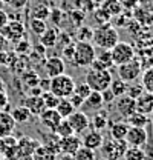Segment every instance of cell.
<instances>
[{
  "mask_svg": "<svg viewBox=\"0 0 153 160\" xmlns=\"http://www.w3.org/2000/svg\"><path fill=\"white\" fill-rule=\"evenodd\" d=\"M11 116H12V119L16 123H19V125H25V123H28L29 120L32 119V114L29 112V109L26 108V106H17V108H14L12 111H11Z\"/></svg>",
  "mask_w": 153,
  "mask_h": 160,
  "instance_id": "24",
  "label": "cell"
},
{
  "mask_svg": "<svg viewBox=\"0 0 153 160\" xmlns=\"http://www.w3.org/2000/svg\"><path fill=\"white\" fill-rule=\"evenodd\" d=\"M141 74H142V66H141V62L138 59H132L127 63L118 65V76H119V79L127 82V83L135 82Z\"/></svg>",
  "mask_w": 153,
  "mask_h": 160,
  "instance_id": "6",
  "label": "cell"
},
{
  "mask_svg": "<svg viewBox=\"0 0 153 160\" xmlns=\"http://www.w3.org/2000/svg\"><path fill=\"white\" fill-rule=\"evenodd\" d=\"M8 6L14 8V9H23L28 5V0H3Z\"/></svg>",
  "mask_w": 153,
  "mask_h": 160,
  "instance_id": "44",
  "label": "cell"
},
{
  "mask_svg": "<svg viewBox=\"0 0 153 160\" xmlns=\"http://www.w3.org/2000/svg\"><path fill=\"white\" fill-rule=\"evenodd\" d=\"M127 86H129V83L127 82H124V80H121L119 77L118 79H114L112 80V83H110V91L114 92L115 99H118V97H121V96H126V92H127Z\"/></svg>",
  "mask_w": 153,
  "mask_h": 160,
  "instance_id": "29",
  "label": "cell"
},
{
  "mask_svg": "<svg viewBox=\"0 0 153 160\" xmlns=\"http://www.w3.org/2000/svg\"><path fill=\"white\" fill-rule=\"evenodd\" d=\"M74 88H75V80L67 74H60L57 77L51 79L49 91L54 92L60 99H67L74 92Z\"/></svg>",
  "mask_w": 153,
  "mask_h": 160,
  "instance_id": "5",
  "label": "cell"
},
{
  "mask_svg": "<svg viewBox=\"0 0 153 160\" xmlns=\"http://www.w3.org/2000/svg\"><path fill=\"white\" fill-rule=\"evenodd\" d=\"M127 123L130 126H138V128H146L149 123H150V116H146V114H141L138 111H135L130 117H127Z\"/></svg>",
  "mask_w": 153,
  "mask_h": 160,
  "instance_id": "27",
  "label": "cell"
},
{
  "mask_svg": "<svg viewBox=\"0 0 153 160\" xmlns=\"http://www.w3.org/2000/svg\"><path fill=\"white\" fill-rule=\"evenodd\" d=\"M67 122L74 131V134H84L86 131H89V126H90V117L87 114H84L83 111L80 109H75L69 117H67Z\"/></svg>",
  "mask_w": 153,
  "mask_h": 160,
  "instance_id": "9",
  "label": "cell"
},
{
  "mask_svg": "<svg viewBox=\"0 0 153 160\" xmlns=\"http://www.w3.org/2000/svg\"><path fill=\"white\" fill-rule=\"evenodd\" d=\"M5 43H6V40L2 37V34H0V51H3V46H5Z\"/></svg>",
  "mask_w": 153,
  "mask_h": 160,
  "instance_id": "51",
  "label": "cell"
},
{
  "mask_svg": "<svg viewBox=\"0 0 153 160\" xmlns=\"http://www.w3.org/2000/svg\"><path fill=\"white\" fill-rule=\"evenodd\" d=\"M31 16H32V19H40L46 22V19H49V16H51V9L48 8V5L37 2L31 8Z\"/></svg>",
  "mask_w": 153,
  "mask_h": 160,
  "instance_id": "26",
  "label": "cell"
},
{
  "mask_svg": "<svg viewBox=\"0 0 153 160\" xmlns=\"http://www.w3.org/2000/svg\"><path fill=\"white\" fill-rule=\"evenodd\" d=\"M31 48V43L28 42L26 39H21L19 40L17 43H16V51L19 52V54H25V52H28V49Z\"/></svg>",
  "mask_w": 153,
  "mask_h": 160,
  "instance_id": "42",
  "label": "cell"
},
{
  "mask_svg": "<svg viewBox=\"0 0 153 160\" xmlns=\"http://www.w3.org/2000/svg\"><path fill=\"white\" fill-rule=\"evenodd\" d=\"M55 160H74V156L61 152V154H57V157H55Z\"/></svg>",
  "mask_w": 153,
  "mask_h": 160,
  "instance_id": "50",
  "label": "cell"
},
{
  "mask_svg": "<svg viewBox=\"0 0 153 160\" xmlns=\"http://www.w3.org/2000/svg\"><path fill=\"white\" fill-rule=\"evenodd\" d=\"M38 80L40 79H38V76L35 72H26V74L23 76V82H25L28 86H31V88H32V86H37Z\"/></svg>",
  "mask_w": 153,
  "mask_h": 160,
  "instance_id": "40",
  "label": "cell"
},
{
  "mask_svg": "<svg viewBox=\"0 0 153 160\" xmlns=\"http://www.w3.org/2000/svg\"><path fill=\"white\" fill-rule=\"evenodd\" d=\"M63 16H64V12H63L61 9H54V11H51L49 19L54 22V25L60 26V25H61V22H63Z\"/></svg>",
  "mask_w": 153,
  "mask_h": 160,
  "instance_id": "43",
  "label": "cell"
},
{
  "mask_svg": "<svg viewBox=\"0 0 153 160\" xmlns=\"http://www.w3.org/2000/svg\"><path fill=\"white\" fill-rule=\"evenodd\" d=\"M101 97H103L104 105H106V103H112V102H115V96H114V92L110 91V88L104 89V91L101 92Z\"/></svg>",
  "mask_w": 153,
  "mask_h": 160,
  "instance_id": "47",
  "label": "cell"
},
{
  "mask_svg": "<svg viewBox=\"0 0 153 160\" xmlns=\"http://www.w3.org/2000/svg\"><path fill=\"white\" fill-rule=\"evenodd\" d=\"M8 22H9L8 12H6L5 9H2V8H0V29H2V28H3V26H5Z\"/></svg>",
  "mask_w": 153,
  "mask_h": 160,
  "instance_id": "49",
  "label": "cell"
},
{
  "mask_svg": "<svg viewBox=\"0 0 153 160\" xmlns=\"http://www.w3.org/2000/svg\"><path fill=\"white\" fill-rule=\"evenodd\" d=\"M110 54H112V60H114V65H123V63H127L132 59H135V49L133 46L127 42H118L114 48L110 49Z\"/></svg>",
  "mask_w": 153,
  "mask_h": 160,
  "instance_id": "7",
  "label": "cell"
},
{
  "mask_svg": "<svg viewBox=\"0 0 153 160\" xmlns=\"http://www.w3.org/2000/svg\"><path fill=\"white\" fill-rule=\"evenodd\" d=\"M127 148H129V145L126 140H115L110 137L109 140L103 142L100 151H101V156L106 160H121L124 157V152Z\"/></svg>",
  "mask_w": 153,
  "mask_h": 160,
  "instance_id": "4",
  "label": "cell"
},
{
  "mask_svg": "<svg viewBox=\"0 0 153 160\" xmlns=\"http://www.w3.org/2000/svg\"><path fill=\"white\" fill-rule=\"evenodd\" d=\"M92 92V89H90V86L86 83V82H81V83H75V88H74V94L76 96H80L81 99H87L89 97V94Z\"/></svg>",
  "mask_w": 153,
  "mask_h": 160,
  "instance_id": "38",
  "label": "cell"
},
{
  "mask_svg": "<svg viewBox=\"0 0 153 160\" xmlns=\"http://www.w3.org/2000/svg\"><path fill=\"white\" fill-rule=\"evenodd\" d=\"M96 154L94 149L90 148H86V146H81L75 154H74V160H95Z\"/></svg>",
  "mask_w": 153,
  "mask_h": 160,
  "instance_id": "34",
  "label": "cell"
},
{
  "mask_svg": "<svg viewBox=\"0 0 153 160\" xmlns=\"http://www.w3.org/2000/svg\"><path fill=\"white\" fill-rule=\"evenodd\" d=\"M23 106H26V108L29 109V112L32 114V117H34V116L38 117V116L43 112V109H44V103H43L41 96H29L28 99L25 100Z\"/></svg>",
  "mask_w": 153,
  "mask_h": 160,
  "instance_id": "22",
  "label": "cell"
},
{
  "mask_svg": "<svg viewBox=\"0 0 153 160\" xmlns=\"http://www.w3.org/2000/svg\"><path fill=\"white\" fill-rule=\"evenodd\" d=\"M67 99L71 100V103L74 105V108H75V109H80V108L83 106V103H84V99H81L80 96H76V94H74V92H72Z\"/></svg>",
  "mask_w": 153,
  "mask_h": 160,
  "instance_id": "45",
  "label": "cell"
},
{
  "mask_svg": "<svg viewBox=\"0 0 153 160\" xmlns=\"http://www.w3.org/2000/svg\"><path fill=\"white\" fill-rule=\"evenodd\" d=\"M17 146H19L21 159H25V157H32V154L40 146V143L35 139H31V137H21L17 142Z\"/></svg>",
  "mask_w": 153,
  "mask_h": 160,
  "instance_id": "18",
  "label": "cell"
},
{
  "mask_svg": "<svg viewBox=\"0 0 153 160\" xmlns=\"http://www.w3.org/2000/svg\"><path fill=\"white\" fill-rule=\"evenodd\" d=\"M124 160H146V151L138 146H129L124 152Z\"/></svg>",
  "mask_w": 153,
  "mask_h": 160,
  "instance_id": "30",
  "label": "cell"
},
{
  "mask_svg": "<svg viewBox=\"0 0 153 160\" xmlns=\"http://www.w3.org/2000/svg\"><path fill=\"white\" fill-rule=\"evenodd\" d=\"M41 99H43V103H44V108H49V109H55V106H57L58 102H60V97H57L51 91L41 92Z\"/></svg>",
  "mask_w": 153,
  "mask_h": 160,
  "instance_id": "33",
  "label": "cell"
},
{
  "mask_svg": "<svg viewBox=\"0 0 153 160\" xmlns=\"http://www.w3.org/2000/svg\"><path fill=\"white\" fill-rule=\"evenodd\" d=\"M152 114H153V112H152Z\"/></svg>",
  "mask_w": 153,
  "mask_h": 160,
  "instance_id": "53",
  "label": "cell"
},
{
  "mask_svg": "<svg viewBox=\"0 0 153 160\" xmlns=\"http://www.w3.org/2000/svg\"><path fill=\"white\" fill-rule=\"evenodd\" d=\"M16 125L17 123L14 122L11 112L0 111V139L6 137V136H11L16 129Z\"/></svg>",
  "mask_w": 153,
  "mask_h": 160,
  "instance_id": "19",
  "label": "cell"
},
{
  "mask_svg": "<svg viewBox=\"0 0 153 160\" xmlns=\"http://www.w3.org/2000/svg\"><path fill=\"white\" fill-rule=\"evenodd\" d=\"M9 99H8V94L5 91H0V109H5L6 112H9Z\"/></svg>",
  "mask_w": 153,
  "mask_h": 160,
  "instance_id": "46",
  "label": "cell"
},
{
  "mask_svg": "<svg viewBox=\"0 0 153 160\" xmlns=\"http://www.w3.org/2000/svg\"><path fill=\"white\" fill-rule=\"evenodd\" d=\"M81 146H83V142H81V137L78 134H72V136L58 139V149L61 152H64V154L74 156Z\"/></svg>",
  "mask_w": 153,
  "mask_h": 160,
  "instance_id": "12",
  "label": "cell"
},
{
  "mask_svg": "<svg viewBox=\"0 0 153 160\" xmlns=\"http://www.w3.org/2000/svg\"><path fill=\"white\" fill-rule=\"evenodd\" d=\"M96 57V49L90 42H76L74 46V54L71 62L78 68L90 66Z\"/></svg>",
  "mask_w": 153,
  "mask_h": 160,
  "instance_id": "2",
  "label": "cell"
},
{
  "mask_svg": "<svg viewBox=\"0 0 153 160\" xmlns=\"http://www.w3.org/2000/svg\"><path fill=\"white\" fill-rule=\"evenodd\" d=\"M106 69H109L110 71V68L114 66V60H112V54H110V49H101L100 51V54H96L95 57Z\"/></svg>",
  "mask_w": 153,
  "mask_h": 160,
  "instance_id": "32",
  "label": "cell"
},
{
  "mask_svg": "<svg viewBox=\"0 0 153 160\" xmlns=\"http://www.w3.org/2000/svg\"><path fill=\"white\" fill-rule=\"evenodd\" d=\"M90 125L94 126L95 131H100V132L104 131V129L109 126V116H107V112H104L103 109L95 112L92 120H90Z\"/></svg>",
  "mask_w": 153,
  "mask_h": 160,
  "instance_id": "25",
  "label": "cell"
},
{
  "mask_svg": "<svg viewBox=\"0 0 153 160\" xmlns=\"http://www.w3.org/2000/svg\"><path fill=\"white\" fill-rule=\"evenodd\" d=\"M83 137H81V142H83V146H86V148H90V149H100L101 148V145H103V142H104V137H103V132H100V131H86L84 134H81Z\"/></svg>",
  "mask_w": 153,
  "mask_h": 160,
  "instance_id": "16",
  "label": "cell"
},
{
  "mask_svg": "<svg viewBox=\"0 0 153 160\" xmlns=\"http://www.w3.org/2000/svg\"><path fill=\"white\" fill-rule=\"evenodd\" d=\"M135 108L138 112L146 114V116H152L153 112V94L144 91L138 99L135 100Z\"/></svg>",
  "mask_w": 153,
  "mask_h": 160,
  "instance_id": "17",
  "label": "cell"
},
{
  "mask_svg": "<svg viewBox=\"0 0 153 160\" xmlns=\"http://www.w3.org/2000/svg\"><path fill=\"white\" fill-rule=\"evenodd\" d=\"M52 134H55L58 139H63V137L72 136L74 131H72V128H71V125H69L67 119H61V122L58 123V126L55 128V131H54Z\"/></svg>",
  "mask_w": 153,
  "mask_h": 160,
  "instance_id": "31",
  "label": "cell"
},
{
  "mask_svg": "<svg viewBox=\"0 0 153 160\" xmlns=\"http://www.w3.org/2000/svg\"><path fill=\"white\" fill-rule=\"evenodd\" d=\"M100 8H101L103 11H106L110 17L119 16L121 11H123V5H121L119 0H103Z\"/></svg>",
  "mask_w": 153,
  "mask_h": 160,
  "instance_id": "23",
  "label": "cell"
},
{
  "mask_svg": "<svg viewBox=\"0 0 153 160\" xmlns=\"http://www.w3.org/2000/svg\"><path fill=\"white\" fill-rule=\"evenodd\" d=\"M29 28H31V32L32 34H35V36H41L44 31H46V28H48V25H46V22L44 20H40V19H31V23H29Z\"/></svg>",
  "mask_w": 153,
  "mask_h": 160,
  "instance_id": "36",
  "label": "cell"
},
{
  "mask_svg": "<svg viewBox=\"0 0 153 160\" xmlns=\"http://www.w3.org/2000/svg\"><path fill=\"white\" fill-rule=\"evenodd\" d=\"M147 140H149V134H147L146 128H138V126H130L129 128L127 136H126V142H127L129 146L142 148V146H146Z\"/></svg>",
  "mask_w": 153,
  "mask_h": 160,
  "instance_id": "10",
  "label": "cell"
},
{
  "mask_svg": "<svg viewBox=\"0 0 153 160\" xmlns=\"http://www.w3.org/2000/svg\"><path fill=\"white\" fill-rule=\"evenodd\" d=\"M38 119H40V123H41L43 126H46L51 132L55 131V128L58 126V123L61 122L60 114H58L55 109H49V108H44L43 112L38 116Z\"/></svg>",
  "mask_w": 153,
  "mask_h": 160,
  "instance_id": "15",
  "label": "cell"
},
{
  "mask_svg": "<svg viewBox=\"0 0 153 160\" xmlns=\"http://www.w3.org/2000/svg\"><path fill=\"white\" fill-rule=\"evenodd\" d=\"M0 34L6 42L17 43L19 40L25 39V25L23 22H19V20H9L0 29Z\"/></svg>",
  "mask_w": 153,
  "mask_h": 160,
  "instance_id": "8",
  "label": "cell"
},
{
  "mask_svg": "<svg viewBox=\"0 0 153 160\" xmlns=\"http://www.w3.org/2000/svg\"><path fill=\"white\" fill-rule=\"evenodd\" d=\"M78 42H90L94 37V29L87 25H81L78 28Z\"/></svg>",
  "mask_w": 153,
  "mask_h": 160,
  "instance_id": "37",
  "label": "cell"
},
{
  "mask_svg": "<svg viewBox=\"0 0 153 160\" xmlns=\"http://www.w3.org/2000/svg\"><path fill=\"white\" fill-rule=\"evenodd\" d=\"M118 31L116 28H114L109 23H104V25H100L96 29H94V37H92V42H94V46L100 48V49H112L115 45L119 42L118 39Z\"/></svg>",
  "mask_w": 153,
  "mask_h": 160,
  "instance_id": "1",
  "label": "cell"
},
{
  "mask_svg": "<svg viewBox=\"0 0 153 160\" xmlns=\"http://www.w3.org/2000/svg\"><path fill=\"white\" fill-rule=\"evenodd\" d=\"M115 109H116V112H118L123 119L126 120L127 117H130L135 111H136V108H135V100L130 99L129 96H121V97L115 99Z\"/></svg>",
  "mask_w": 153,
  "mask_h": 160,
  "instance_id": "14",
  "label": "cell"
},
{
  "mask_svg": "<svg viewBox=\"0 0 153 160\" xmlns=\"http://www.w3.org/2000/svg\"><path fill=\"white\" fill-rule=\"evenodd\" d=\"M95 2H103V0H95Z\"/></svg>",
  "mask_w": 153,
  "mask_h": 160,
  "instance_id": "52",
  "label": "cell"
},
{
  "mask_svg": "<svg viewBox=\"0 0 153 160\" xmlns=\"http://www.w3.org/2000/svg\"><path fill=\"white\" fill-rule=\"evenodd\" d=\"M104 106V102H103V97H101V92H96V91H92L89 94V97L84 100L83 106L80 108V111H83L84 114H95L98 111H101Z\"/></svg>",
  "mask_w": 153,
  "mask_h": 160,
  "instance_id": "13",
  "label": "cell"
},
{
  "mask_svg": "<svg viewBox=\"0 0 153 160\" xmlns=\"http://www.w3.org/2000/svg\"><path fill=\"white\" fill-rule=\"evenodd\" d=\"M55 111L60 114L61 119H67V117L75 111V108H74V105L71 103L69 99H60L58 105L55 106Z\"/></svg>",
  "mask_w": 153,
  "mask_h": 160,
  "instance_id": "28",
  "label": "cell"
},
{
  "mask_svg": "<svg viewBox=\"0 0 153 160\" xmlns=\"http://www.w3.org/2000/svg\"><path fill=\"white\" fill-rule=\"evenodd\" d=\"M130 125L127 123V120H118V122H114L110 125V137L115 140H126V136H127V131H129Z\"/></svg>",
  "mask_w": 153,
  "mask_h": 160,
  "instance_id": "20",
  "label": "cell"
},
{
  "mask_svg": "<svg viewBox=\"0 0 153 160\" xmlns=\"http://www.w3.org/2000/svg\"><path fill=\"white\" fill-rule=\"evenodd\" d=\"M44 71H46L49 79L57 77L60 74H64V71H66L64 59L58 57V56H52L49 59H44Z\"/></svg>",
  "mask_w": 153,
  "mask_h": 160,
  "instance_id": "11",
  "label": "cell"
},
{
  "mask_svg": "<svg viewBox=\"0 0 153 160\" xmlns=\"http://www.w3.org/2000/svg\"><path fill=\"white\" fill-rule=\"evenodd\" d=\"M141 85L144 86V91L153 94V66H150L149 69H146L142 72V83Z\"/></svg>",
  "mask_w": 153,
  "mask_h": 160,
  "instance_id": "35",
  "label": "cell"
},
{
  "mask_svg": "<svg viewBox=\"0 0 153 160\" xmlns=\"http://www.w3.org/2000/svg\"><path fill=\"white\" fill-rule=\"evenodd\" d=\"M95 19L100 25H104V23H109V22H110V16H109L106 11H103V9L100 8V9L95 11Z\"/></svg>",
  "mask_w": 153,
  "mask_h": 160,
  "instance_id": "41",
  "label": "cell"
},
{
  "mask_svg": "<svg viewBox=\"0 0 153 160\" xmlns=\"http://www.w3.org/2000/svg\"><path fill=\"white\" fill-rule=\"evenodd\" d=\"M142 92H144V86L139 85V83H133V85H129V86H127V92H126V96H129L130 99L136 100Z\"/></svg>",
  "mask_w": 153,
  "mask_h": 160,
  "instance_id": "39",
  "label": "cell"
},
{
  "mask_svg": "<svg viewBox=\"0 0 153 160\" xmlns=\"http://www.w3.org/2000/svg\"><path fill=\"white\" fill-rule=\"evenodd\" d=\"M58 29L55 28V26H48L46 28V31L40 36V43L48 49V48H54L55 45H57V42H58Z\"/></svg>",
  "mask_w": 153,
  "mask_h": 160,
  "instance_id": "21",
  "label": "cell"
},
{
  "mask_svg": "<svg viewBox=\"0 0 153 160\" xmlns=\"http://www.w3.org/2000/svg\"><path fill=\"white\" fill-rule=\"evenodd\" d=\"M112 72L109 69H89L87 74H86V83L90 86L92 91L96 92H103L104 89H107L112 83Z\"/></svg>",
  "mask_w": 153,
  "mask_h": 160,
  "instance_id": "3",
  "label": "cell"
},
{
  "mask_svg": "<svg viewBox=\"0 0 153 160\" xmlns=\"http://www.w3.org/2000/svg\"><path fill=\"white\" fill-rule=\"evenodd\" d=\"M37 86L43 92H44V91H49V88H51V79H49V77H48V79H40Z\"/></svg>",
  "mask_w": 153,
  "mask_h": 160,
  "instance_id": "48",
  "label": "cell"
}]
</instances>
